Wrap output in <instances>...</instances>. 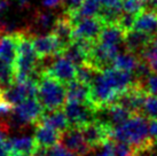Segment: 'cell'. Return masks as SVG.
<instances>
[{"label":"cell","instance_id":"25","mask_svg":"<svg viewBox=\"0 0 157 156\" xmlns=\"http://www.w3.org/2000/svg\"><path fill=\"white\" fill-rule=\"evenodd\" d=\"M140 57L148 64L150 71L157 74V33L153 36L151 40L141 52Z\"/></svg>","mask_w":157,"mask_h":156},{"label":"cell","instance_id":"21","mask_svg":"<svg viewBox=\"0 0 157 156\" xmlns=\"http://www.w3.org/2000/svg\"><path fill=\"white\" fill-rule=\"evenodd\" d=\"M102 8L101 0H84L82 5L74 12H64L69 15L71 22L76 21L82 18H90V16H98Z\"/></svg>","mask_w":157,"mask_h":156},{"label":"cell","instance_id":"10","mask_svg":"<svg viewBox=\"0 0 157 156\" xmlns=\"http://www.w3.org/2000/svg\"><path fill=\"white\" fill-rule=\"evenodd\" d=\"M80 130L91 148L99 147L111 139L113 129L99 119H95L86 125L82 126Z\"/></svg>","mask_w":157,"mask_h":156},{"label":"cell","instance_id":"40","mask_svg":"<svg viewBox=\"0 0 157 156\" xmlns=\"http://www.w3.org/2000/svg\"><path fill=\"white\" fill-rule=\"evenodd\" d=\"M144 4V9L148 12L157 13V0H142Z\"/></svg>","mask_w":157,"mask_h":156},{"label":"cell","instance_id":"39","mask_svg":"<svg viewBox=\"0 0 157 156\" xmlns=\"http://www.w3.org/2000/svg\"><path fill=\"white\" fill-rule=\"evenodd\" d=\"M123 0H101L102 7L107 8H123L122 6Z\"/></svg>","mask_w":157,"mask_h":156},{"label":"cell","instance_id":"6","mask_svg":"<svg viewBox=\"0 0 157 156\" xmlns=\"http://www.w3.org/2000/svg\"><path fill=\"white\" fill-rule=\"evenodd\" d=\"M44 107L41 106L37 98L24 100L20 104L13 108L12 115L13 119L17 125L24 126L28 124H37L40 117L45 113Z\"/></svg>","mask_w":157,"mask_h":156},{"label":"cell","instance_id":"37","mask_svg":"<svg viewBox=\"0 0 157 156\" xmlns=\"http://www.w3.org/2000/svg\"><path fill=\"white\" fill-rule=\"evenodd\" d=\"M66 5V0H43V6L47 9L57 8Z\"/></svg>","mask_w":157,"mask_h":156},{"label":"cell","instance_id":"11","mask_svg":"<svg viewBox=\"0 0 157 156\" xmlns=\"http://www.w3.org/2000/svg\"><path fill=\"white\" fill-rule=\"evenodd\" d=\"M61 142L70 152L77 156H86L91 153V146L87 143L80 127L70 126L61 135Z\"/></svg>","mask_w":157,"mask_h":156},{"label":"cell","instance_id":"15","mask_svg":"<svg viewBox=\"0 0 157 156\" xmlns=\"http://www.w3.org/2000/svg\"><path fill=\"white\" fill-rule=\"evenodd\" d=\"M61 132H59L51 126L41 124V123L36 124L33 138H35L36 143L38 147L51 148L53 146H55L59 141H61Z\"/></svg>","mask_w":157,"mask_h":156},{"label":"cell","instance_id":"35","mask_svg":"<svg viewBox=\"0 0 157 156\" xmlns=\"http://www.w3.org/2000/svg\"><path fill=\"white\" fill-rule=\"evenodd\" d=\"M49 156H77L72 152L63 146V145H55L49 148Z\"/></svg>","mask_w":157,"mask_h":156},{"label":"cell","instance_id":"30","mask_svg":"<svg viewBox=\"0 0 157 156\" xmlns=\"http://www.w3.org/2000/svg\"><path fill=\"white\" fill-rule=\"evenodd\" d=\"M123 10L125 13L139 15L144 10V4L142 0H123Z\"/></svg>","mask_w":157,"mask_h":156},{"label":"cell","instance_id":"12","mask_svg":"<svg viewBox=\"0 0 157 156\" xmlns=\"http://www.w3.org/2000/svg\"><path fill=\"white\" fill-rule=\"evenodd\" d=\"M51 32L59 39V41L61 44L63 51L69 45H71V44L74 43L75 35H74L72 22H71V18H69V15L67 13H64V12L62 14H60L59 16H56L55 23H54Z\"/></svg>","mask_w":157,"mask_h":156},{"label":"cell","instance_id":"5","mask_svg":"<svg viewBox=\"0 0 157 156\" xmlns=\"http://www.w3.org/2000/svg\"><path fill=\"white\" fill-rule=\"evenodd\" d=\"M43 74L47 75L54 79H57L59 82L67 85L76 80L77 67L61 54V55L52 57V61L43 68Z\"/></svg>","mask_w":157,"mask_h":156},{"label":"cell","instance_id":"16","mask_svg":"<svg viewBox=\"0 0 157 156\" xmlns=\"http://www.w3.org/2000/svg\"><path fill=\"white\" fill-rule=\"evenodd\" d=\"M7 147L9 153H16L22 156H32L38 146L33 137L22 135L7 139Z\"/></svg>","mask_w":157,"mask_h":156},{"label":"cell","instance_id":"8","mask_svg":"<svg viewBox=\"0 0 157 156\" xmlns=\"http://www.w3.org/2000/svg\"><path fill=\"white\" fill-rule=\"evenodd\" d=\"M72 26L75 38H85L98 43L105 24L99 16H90L72 21Z\"/></svg>","mask_w":157,"mask_h":156},{"label":"cell","instance_id":"9","mask_svg":"<svg viewBox=\"0 0 157 156\" xmlns=\"http://www.w3.org/2000/svg\"><path fill=\"white\" fill-rule=\"evenodd\" d=\"M31 39L36 54L40 60L61 55L63 52V48L59 39L52 32L44 35H31Z\"/></svg>","mask_w":157,"mask_h":156},{"label":"cell","instance_id":"2","mask_svg":"<svg viewBox=\"0 0 157 156\" xmlns=\"http://www.w3.org/2000/svg\"><path fill=\"white\" fill-rule=\"evenodd\" d=\"M111 139L127 143L134 149L149 148L155 145L149 138L148 121L142 114L132 115L122 125L113 127Z\"/></svg>","mask_w":157,"mask_h":156},{"label":"cell","instance_id":"32","mask_svg":"<svg viewBox=\"0 0 157 156\" xmlns=\"http://www.w3.org/2000/svg\"><path fill=\"white\" fill-rule=\"evenodd\" d=\"M135 18H136V15H134V14L125 13V12H124V13L122 14V16H121V18H119V21H118L117 25L126 33L128 31L133 30Z\"/></svg>","mask_w":157,"mask_h":156},{"label":"cell","instance_id":"23","mask_svg":"<svg viewBox=\"0 0 157 156\" xmlns=\"http://www.w3.org/2000/svg\"><path fill=\"white\" fill-rule=\"evenodd\" d=\"M134 30L142 31L149 35L157 33V13L144 10L142 13L136 15L134 22Z\"/></svg>","mask_w":157,"mask_h":156},{"label":"cell","instance_id":"34","mask_svg":"<svg viewBox=\"0 0 157 156\" xmlns=\"http://www.w3.org/2000/svg\"><path fill=\"white\" fill-rule=\"evenodd\" d=\"M6 129L7 126L0 124V156H9V150L7 147V138H6Z\"/></svg>","mask_w":157,"mask_h":156},{"label":"cell","instance_id":"27","mask_svg":"<svg viewBox=\"0 0 157 156\" xmlns=\"http://www.w3.org/2000/svg\"><path fill=\"white\" fill-rule=\"evenodd\" d=\"M101 72L99 70H96L94 67H92L88 63H84V64L77 65V76H76V80L80 83H84L86 85L91 86L92 83L94 82L95 77L98 74Z\"/></svg>","mask_w":157,"mask_h":156},{"label":"cell","instance_id":"44","mask_svg":"<svg viewBox=\"0 0 157 156\" xmlns=\"http://www.w3.org/2000/svg\"><path fill=\"white\" fill-rule=\"evenodd\" d=\"M9 156H22V155H20V154H16V153H10V154H9Z\"/></svg>","mask_w":157,"mask_h":156},{"label":"cell","instance_id":"22","mask_svg":"<svg viewBox=\"0 0 157 156\" xmlns=\"http://www.w3.org/2000/svg\"><path fill=\"white\" fill-rule=\"evenodd\" d=\"M124 36H125V32L117 24H109L103 28L98 43L107 45V46L119 47L121 44H124Z\"/></svg>","mask_w":157,"mask_h":156},{"label":"cell","instance_id":"36","mask_svg":"<svg viewBox=\"0 0 157 156\" xmlns=\"http://www.w3.org/2000/svg\"><path fill=\"white\" fill-rule=\"evenodd\" d=\"M149 129V138L153 141V143L157 145V118H151L148 122Z\"/></svg>","mask_w":157,"mask_h":156},{"label":"cell","instance_id":"4","mask_svg":"<svg viewBox=\"0 0 157 156\" xmlns=\"http://www.w3.org/2000/svg\"><path fill=\"white\" fill-rule=\"evenodd\" d=\"M38 96V80L36 79H28L22 83H14L12 86L6 88L1 92L0 99L10 106H17L24 100L33 99Z\"/></svg>","mask_w":157,"mask_h":156},{"label":"cell","instance_id":"42","mask_svg":"<svg viewBox=\"0 0 157 156\" xmlns=\"http://www.w3.org/2000/svg\"><path fill=\"white\" fill-rule=\"evenodd\" d=\"M30 1L31 0H17V4H18V7L20 8H26L29 5H30Z\"/></svg>","mask_w":157,"mask_h":156},{"label":"cell","instance_id":"7","mask_svg":"<svg viewBox=\"0 0 157 156\" xmlns=\"http://www.w3.org/2000/svg\"><path fill=\"white\" fill-rule=\"evenodd\" d=\"M63 109L68 117L70 126L82 127V126L86 125L96 119L98 110L88 102L67 101Z\"/></svg>","mask_w":157,"mask_h":156},{"label":"cell","instance_id":"26","mask_svg":"<svg viewBox=\"0 0 157 156\" xmlns=\"http://www.w3.org/2000/svg\"><path fill=\"white\" fill-rule=\"evenodd\" d=\"M15 83L14 65L0 60V91L8 88Z\"/></svg>","mask_w":157,"mask_h":156},{"label":"cell","instance_id":"3","mask_svg":"<svg viewBox=\"0 0 157 156\" xmlns=\"http://www.w3.org/2000/svg\"><path fill=\"white\" fill-rule=\"evenodd\" d=\"M37 99L46 111L64 108L67 103V86L57 79L43 74L38 80Z\"/></svg>","mask_w":157,"mask_h":156},{"label":"cell","instance_id":"29","mask_svg":"<svg viewBox=\"0 0 157 156\" xmlns=\"http://www.w3.org/2000/svg\"><path fill=\"white\" fill-rule=\"evenodd\" d=\"M148 96H157V74H149L144 79L136 80Z\"/></svg>","mask_w":157,"mask_h":156},{"label":"cell","instance_id":"38","mask_svg":"<svg viewBox=\"0 0 157 156\" xmlns=\"http://www.w3.org/2000/svg\"><path fill=\"white\" fill-rule=\"evenodd\" d=\"M84 0H66V9H64V12H74L76 9L78 8L79 6L82 5Z\"/></svg>","mask_w":157,"mask_h":156},{"label":"cell","instance_id":"33","mask_svg":"<svg viewBox=\"0 0 157 156\" xmlns=\"http://www.w3.org/2000/svg\"><path fill=\"white\" fill-rule=\"evenodd\" d=\"M93 149L95 150L93 152L92 156H115V142L113 139H110L103 145Z\"/></svg>","mask_w":157,"mask_h":156},{"label":"cell","instance_id":"41","mask_svg":"<svg viewBox=\"0 0 157 156\" xmlns=\"http://www.w3.org/2000/svg\"><path fill=\"white\" fill-rule=\"evenodd\" d=\"M32 156H49V148L45 147H37L36 152Z\"/></svg>","mask_w":157,"mask_h":156},{"label":"cell","instance_id":"28","mask_svg":"<svg viewBox=\"0 0 157 156\" xmlns=\"http://www.w3.org/2000/svg\"><path fill=\"white\" fill-rule=\"evenodd\" d=\"M62 55L66 57L68 60H70L76 67L80 64H84L87 62V55L80 49V48L72 43L62 52Z\"/></svg>","mask_w":157,"mask_h":156},{"label":"cell","instance_id":"13","mask_svg":"<svg viewBox=\"0 0 157 156\" xmlns=\"http://www.w3.org/2000/svg\"><path fill=\"white\" fill-rule=\"evenodd\" d=\"M20 30L5 33L0 38V60L14 65L18 52V43H20Z\"/></svg>","mask_w":157,"mask_h":156},{"label":"cell","instance_id":"24","mask_svg":"<svg viewBox=\"0 0 157 156\" xmlns=\"http://www.w3.org/2000/svg\"><path fill=\"white\" fill-rule=\"evenodd\" d=\"M91 86L78 80L67 84V101L74 102H88ZM90 103V102H88Z\"/></svg>","mask_w":157,"mask_h":156},{"label":"cell","instance_id":"43","mask_svg":"<svg viewBox=\"0 0 157 156\" xmlns=\"http://www.w3.org/2000/svg\"><path fill=\"white\" fill-rule=\"evenodd\" d=\"M5 35V31H4V28H2V24H0V38Z\"/></svg>","mask_w":157,"mask_h":156},{"label":"cell","instance_id":"19","mask_svg":"<svg viewBox=\"0 0 157 156\" xmlns=\"http://www.w3.org/2000/svg\"><path fill=\"white\" fill-rule=\"evenodd\" d=\"M38 123L45 124L55 129L59 132H66L68 129L70 127L69 121H68V117H67L64 110H51V111H46L43 114V116L40 117V119Z\"/></svg>","mask_w":157,"mask_h":156},{"label":"cell","instance_id":"20","mask_svg":"<svg viewBox=\"0 0 157 156\" xmlns=\"http://www.w3.org/2000/svg\"><path fill=\"white\" fill-rule=\"evenodd\" d=\"M141 61H142V59H141L140 55L134 54L132 52H128V51L125 49L124 52L119 53L117 57H115V60L113 62V67L134 75L138 67L141 63Z\"/></svg>","mask_w":157,"mask_h":156},{"label":"cell","instance_id":"14","mask_svg":"<svg viewBox=\"0 0 157 156\" xmlns=\"http://www.w3.org/2000/svg\"><path fill=\"white\" fill-rule=\"evenodd\" d=\"M99 111L103 113V119L101 122L109 125L111 129L118 125H122L123 123H125L133 115L130 110H127L125 107H123L122 104L117 103V102L110 104Z\"/></svg>","mask_w":157,"mask_h":156},{"label":"cell","instance_id":"1","mask_svg":"<svg viewBox=\"0 0 157 156\" xmlns=\"http://www.w3.org/2000/svg\"><path fill=\"white\" fill-rule=\"evenodd\" d=\"M135 83L134 75L110 67L98 74L91 85L88 102L96 109L115 103L124 92Z\"/></svg>","mask_w":157,"mask_h":156},{"label":"cell","instance_id":"45","mask_svg":"<svg viewBox=\"0 0 157 156\" xmlns=\"http://www.w3.org/2000/svg\"><path fill=\"white\" fill-rule=\"evenodd\" d=\"M0 94H1V91H0Z\"/></svg>","mask_w":157,"mask_h":156},{"label":"cell","instance_id":"18","mask_svg":"<svg viewBox=\"0 0 157 156\" xmlns=\"http://www.w3.org/2000/svg\"><path fill=\"white\" fill-rule=\"evenodd\" d=\"M55 20L56 18L52 13L38 9L33 14L30 26L26 30L29 31L31 35H39V32H45L48 30L52 31Z\"/></svg>","mask_w":157,"mask_h":156},{"label":"cell","instance_id":"17","mask_svg":"<svg viewBox=\"0 0 157 156\" xmlns=\"http://www.w3.org/2000/svg\"><path fill=\"white\" fill-rule=\"evenodd\" d=\"M153 36L154 35H149V33L134 30V29L128 31L124 36V46H125V49L128 51V52H132L134 53V54L140 55L141 52L149 44V41L151 40Z\"/></svg>","mask_w":157,"mask_h":156},{"label":"cell","instance_id":"31","mask_svg":"<svg viewBox=\"0 0 157 156\" xmlns=\"http://www.w3.org/2000/svg\"><path fill=\"white\" fill-rule=\"evenodd\" d=\"M144 114L147 117L151 118H157V96H148L144 101Z\"/></svg>","mask_w":157,"mask_h":156}]
</instances>
